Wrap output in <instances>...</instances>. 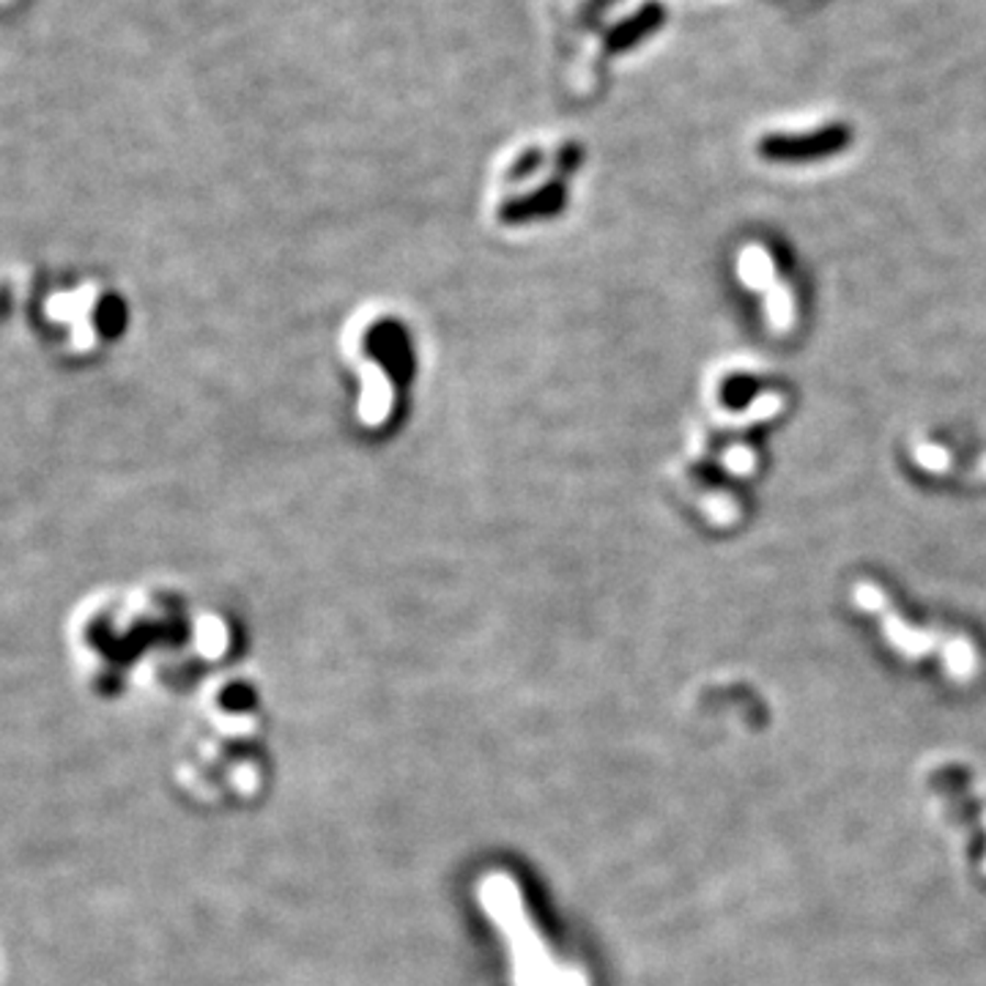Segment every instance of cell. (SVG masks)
<instances>
[{
	"label": "cell",
	"mask_w": 986,
	"mask_h": 986,
	"mask_svg": "<svg viewBox=\"0 0 986 986\" xmlns=\"http://www.w3.org/2000/svg\"><path fill=\"white\" fill-rule=\"evenodd\" d=\"M340 348L357 376V423L368 434H390L417 384L419 335L401 310L370 302L348 315Z\"/></svg>",
	"instance_id": "cell-1"
},
{
	"label": "cell",
	"mask_w": 986,
	"mask_h": 986,
	"mask_svg": "<svg viewBox=\"0 0 986 986\" xmlns=\"http://www.w3.org/2000/svg\"><path fill=\"white\" fill-rule=\"evenodd\" d=\"M839 143V130L817 132L811 135V141H797V137H775V141L764 143V152H770V157H784V159H800V157H814L819 152H828L836 148Z\"/></svg>",
	"instance_id": "cell-2"
},
{
	"label": "cell",
	"mask_w": 986,
	"mask_h": 986,
	"mask_svg": "<svg viewBox=\"0 0 986 986\" xmlns=\"http://www.w3.org/2000/svg\"><path fill=\"white\" fill-rule=\"evenodd\" d=\"M656 25H661V9H656V5H647L639 16H634V20H628L625 25H619L617 31L608 36V49L630 47V44L639 42L641 36H647V33H650Z\"/></svg>",
	"instance_id": "cell-3"
}]
</instances>
